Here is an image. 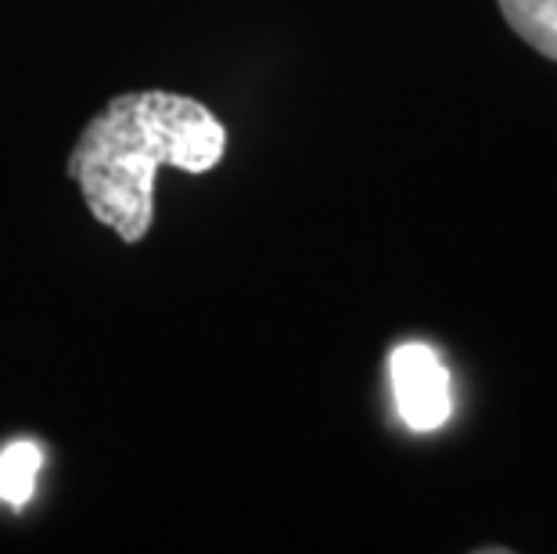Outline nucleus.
I'll return each mask as SVG.
<instances>
[{"mask_svg": "<svg viewBox=\"0 0 557 554\" xmlns=\"http://www.w3.org/2000/svg\"><path fill=\"white\" fill-rule=\"evenodd\" d=\"M227 151V130L206 104L170 90L112 98L83 126L69 176L90 213L123 242H140L156 217V173H209Z\"/></svg>", "mask_w": 557, "mask_h": 554, "instance_id": "nucleus-1", "label": "nucleus"}, {"mask_svg": "<svg viewBox=\"0 0 557 554\" xmlns=\"http://www.w3.org/2000/svg\"><path fill=\"white\" fill-rule=\"evenodd\" d=\"M396 410L413 432L443 429L454 415V385L443 357L424 342H403L388 357Z\"/></svg>", "mask_w": 557, "mask_h": 554, "instance_id": "nucleus-2", "label": "nucleus"}, {"mask_svg": "<svg viewBox=\"0 0 557 554\" xmlns=\"http://www.w3.org/2000/svg\"><path fill=\"white\" fill-rule=\"evenodd\" d=\"M521 40L557 62V0H496Z\"/></svg>", "mask_w": 557, "mask_h": 554, "instance_id": "nucleus-3", "label": "nucleus"}, {"mask_svg": "<svg viewBox=\"0 0 557 554\" xmlns=\"http://www.w3.org/2000/svg\"><path fill=\"white\" fill-rule=\"evenodd\" d=\"M44 454L37 443H8L0 451V501L8 508H26L33 490H37V476H40Z\"/></svg>", "mask_w": 557, "mask_h": 554, "instance_id": "nucleus-4", "label": "nucleus"}]
</instances>
